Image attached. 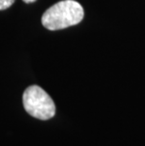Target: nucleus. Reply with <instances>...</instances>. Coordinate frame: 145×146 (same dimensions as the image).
Masks as SVG:
<instances>
[{"label":"nucleus","mask_w":145,"mask_h":146,"mask_svg":"<svg viewBox=\"0 0 145 146\" xmlns=\"http://www.w3.org/2000/svg\"><path fill=\"white\" fill-rule=\"evenodd\" d=\"M24 108L27 113L39 120H49L56 113L54 101L41 87H28L23 94Z\"/></svg>","instance_id":"f03ea898"},{"label":"nucleus","mask_w":145,"mask_h":146,"mask_svg":"<svg viewBox=\"0 0 145 146\" xmlns=\"http://www.w3.org/2000/svg\"><path fill=\"white\" fill-rule=\"evenodd\" d=\"M23 1L24 3H33V2H35L36 0H23Z\"/></svg>","instance_id":"20e7f679"},{"label":"nucleus","mask_w":145,"mask_h":146,"mask_svg":"<svg viewBox=\"0 0 145 146\" xmlns=\"http://www.w3.org/2000/svg\"><path fill=\"white\" fill-rule=\"evenodd\" d=\"M15 0H0V11H4L10 8L13 4Z\"/></svg>","instance_id":"7ed1b4c3"},{"label":"nucleus","mask_w":145,"mask_h":146,"mask_svg":"<svg viewBox=\"0 0 145 146\" xmlns=\"http://www.w3.org/2000/svg\"><path fill=\"white\" fill-rule=\"evenodd\" d=\"M83 17L84 10L77 1L62 0L42 14V24L49 30H58L79 24Z\"/></svg>","instance_id":"f257e3e1"}]
</instances>
